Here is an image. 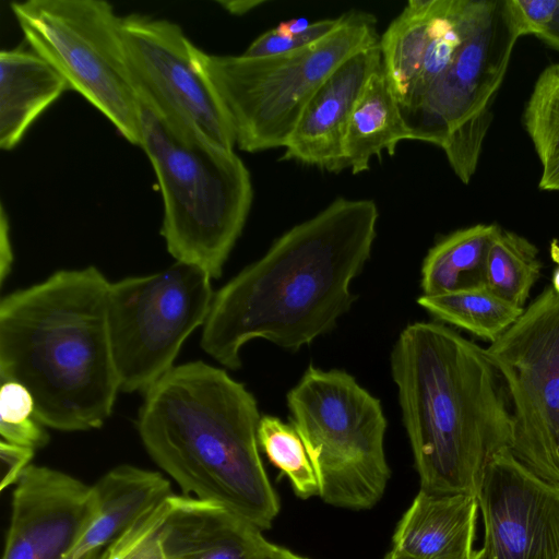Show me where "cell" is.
Instances as JSON below:
<instances>
[{
    "label": "cell",
    "mask_w": 559,
    "mask_h": 559,
    "mask_svg": "<svg viewBox=\"0 0 559 559\" xmlns=\"http://www.w3.org/2000/svg\"><path fill=\"white\" fill-rule=\"evenodd\" d=\"M378 218L372 200L338 198L287 230L214 293L201 348L236 370L252 340L296 352L330 332L355 301L349 285L370 258Z\"/></svg>",
    "instance_id": "6da1fadb"
},
{
    "label": "cell",
    "mask_w": 559,
    "mask_h": 559,
    "mask_svg": "<svg viewBox=\"0 0 559 559\" xmlns=\"http://www.w3.org/2000/svg\"><path fill=\"white\" fill-rule=\"evenodd\" d=\"M420 489L477 497L485 468L511 449L512 415L486 349L437 322H416L391 353Z\"/></svg>",
    "instance_id": "7a4b0ae2"
},
{
    "label": "cell",
    "mask_w": 559,
    "mask_h": 559,
    "mask_svg": "<svg viewBox=\"0 0 559 559\" xmlns=\"http://www.w3.org/2000/svg\"><path fill=\"white\" fill-rule=\"evenodd\" d=\"M95 266L59 270L0 301V379L23 384L34 417L59 431L99 428L112 414L119 381L107 299Z\"/></svg>",
    "instance_id": "3957f363"
},
{
    "label": "cell",
    "mask_w": 559,
    "mask_h": 559,
    "mask_svg": "<svg viewBox=\"0 0 559 559\" xmlns=\"http://www.w3.org/2000/svg\"><path fill=\"white\" fill-rule=\"evenodd\" d=\"M260 419L241 382L197 360L175 366L144 393L136 428L147 454L185 496L263 531L281 503L259 453Z\"/></svg>",
    "instance_id": "277c9868"
},
{
    "label": "cell",
    "mask_w": 559,
    "mask_h": 559,
    "mask_svg": "<svg viewBox=\"0 0 559 559\" xmlns=\"http://www.w3.org/2000/svg\"><path fill=\"white\" fill-rule=\"evenodd\" d=\"M141 107V147L160 189L167 251L218 278L250 212V173L234 150L176 132Z\"/></svg>",
    "instance_id": "5b68a950"
},
{
    "label": "cell",
    "mask_w": 559,
    "mask_h": 559,
    "mask_svg": "<svg viewBox=\"0 0 559 559\" xmlns=\"http://www.w3.org/2000/svg\"><path fill=\"white\" fill-rule=\"evenodd\" d=\"M380 40L368 12L342 14L340 26L304 49L264 58L218 56L195 47L197 64L219 100L236 144L257 153L285 147L308 102L345 60Z\"/></svg>",
    "instance_id": "8992f818"
},
{
    "label": "cell",
    "mask_w": 559,
    "mask_h": 559,
    "mask_svg": "<svg viewBox=\"0 0 559 559\" xmlns=\"http://www.w3.org/2000/svg\"><path fill=\"white\" fill-rule=\"evenodd\" d=\"M287 405L314 469L319 497L350 510L377 504L391 474L380 401L345 371L309 366L287 393Z\"/></svg>",
    "instance_id": "52a82bcc"
},
{
    "label": "cell",
    "mask_w": 559,
    "mask_h": 559,
    "mask_svg": "<svg viewBox=\"0 0 559 559\" xmlns=\"http://www.w3.org/2000/svg\"><path fill=\"white\" fill-rule=\"evenodd\" d=\"M520 34L507 0H469L462 40L415 109L404 116L415 141L441 147L467 185L492 121L491 104Z\"/></svg>",
    "instance_id": "ba28073f"
},
{
    "label": "cell",
    "mask_w": 559,
    "mask_h": 559,
    "mask_svg": "<svg viewBox=\"0 0 559 559\" xmlns=\"http://www.w3.org/2000/svg\"><path fill=\"white\" fill-rule=\"evenodd\" d=\"M10 5L31 49L128 142L141 147L142 107L123 55L121 16L114 7L104 0H26Z\"/></svg>",
    "instance_id": "9c48e42d"
},
{
    "label": "cell",
    "mask_w": 559,
    "mask_h": 559,
    "mask_svg": "<svg viewBox=\"0 0 559 559\" xmlns=\"http://www.w3.org/2000/svg\"><path fill=\"white\" fill-rule=\"evenodd\" d=\"M213 297L211 276L177 261L110 283L107 322L120 391L145 393L175 367L185 341L204 325Z\"/></svg>",
    "instance_id": "30bf717a"
},
{
    "label": "cell",
    "mask_w": 559,
    "mask_h": 559,
    "mask_svg": "<svg viewBox=\"0 0 559 559\" xmlns=\"http://www.w3.org/2000/svg\"><path fill=\"white\" fill-rule=\"evenodd\" d=\"M485 349L509 399L511 453L559 484V294L547 286Z\"/></svg>",
    "instance_id": "8fae6325"
},
{
    "label": "cell",
    "mask_w": 559,
    "mask_h": 559,
    "mask_svg": "<svg viewBox=\"0 0 559 559\" xmlns=\"http://www.w3.org/2000/svg\"><path fill=\"white\" fill-rule=\"evenodd\" d=\"M120 35L141 105L176 132L234 150L231 126L197 64V46L181 27L165 19L132 13L121 16Z\"/></svg>",
    "instance_id": "7c38bea8"
},
{
    "label": "cell",
    "mask_w": 559,
    "mask_h": 559,
    "mask_svg": "<svg viewBox=\"0 0 559 559\" xmlns=\"http://www.w3.org/2000/svg\"><path fill=\"white\" fill-rule=\"evenodd\" d=\"M477 499L491 559H558L559 484L504 450L487 464Z\"/></svg>",
    "instance_id": "4fadbf2b"
},
{
    "label": "cell",
    "mask_w": 559,
    "mask_h": 559,
    "mask_svg": "<svg viewBox=\"0 0 559 559\" xmlns=\"http://www.w3.org/2000/svg\"><path fill=\"white\" fill-rule=\"evenodd\" d=\"M12 498L2 559H68L98 509L95 485L34 464Z\"/></svg>",
    "instance_id": "5bb4252c"
},
{
    "label": "cell",
    "mask_w": 559,
    "mask_h": 559,
    "mask_svg": "<svg viewBox=\"0 0 559 559\" xmlns=\"http://www.w3.org/2000/svg\"><path fill=\"white\" fill-rule=\"evenodd\" d=\"M468 5L469 0H411L380 36L383 70L403 117L451 61Z\"/></svg>",
    "instance_id": "9a60e30c"
},
{
    "label": "cell",
    "mask_w": 559,
    "mask_h": 559,
    "mask_svg": "<svg viewBox=\"0 0 559 559\" xmlns=\"http://www.w3.org/2000/svg\"><path fill=\"white\" fill-rule=\"evenodd\" d=\"M379 41L349 57L320 85L284 147V160L331 173L344 169L343 143L349 118L369 78L382 66Z\"/></svg>",
    "instance_id": "2e32d148"
},
{
    "label": "cell",
    "mask_w": 559,
    "mask_h": 559,
    "mask_svg": "<svg viewBox=\"0 0 559 559\" xmlns=\"http://www.w3.org/2000/svg\"><path fill=\"white\" fill-rule=\"evenodd\" d=\"M166 559H263L272 543L221 506L173 495L162 525Z\"/></svg>",
    "instance_id": "e0dca14e"
},
{
    "label": "cell",
    "mask_w": 559,
    "mask_h": 559,
    "mask_svg": "<svg viewBox=\"0 0 559 559\" xmlns=\"http://www.w3.org/2000/svg\"><path fill=\"white\" fill-rule=\"evenodd\" d=\"M478 499L420 489L400 520L392 549L408 559H473Z\"/></svg>",
    "instance_id": "ac0fdd59"
},
{
    "label": "cell",
    "mask_w": 559,
    "mask_h": 559,
    "mask_svg": "<svg viewBox=\"0 0 559 559\" xmlns=\"http://www.w3.org/2000/svg\"><path fill=\"white\" fill-rule=\"evenodd\" d=\"M95 487L97 512L68 559H99L136 520L173 495L160 473L128 464L107 472Z\"/></svg>",
    "instance_id": "d6986e66"
},
{
    "label": "cell",
    "mask_w": 559,
    "mask_h": 559,
    "mask_svg": "<svg viewBox=\"0 0 559 559\" xmlns=\"http://www.w3.org/2000/svg\"><path fill=\"white\" fill-rule=\"evenodd\" d=\"M69 85L34 50L0 51V147L14 148L32 123Z\"/></svg>",
    "instance_id": "ffe728a7"
},
{
    "label": "cell",
    "mask_w": 559,
    "mask_h": 559,
    "mask_svg": "<svg viewBox=\"0 0 559 559\" xmlns=\"http://www.w3.org/2000/svg\"><path fill=\"white\" fill-rule=\"evenodd\" d=\"M405 140H414L413 132L381 66L369 78L349 118L343 143L344 169L362 173L373 156L380 159L384 151L393 155Z\"/></svg>",
    "instance_id": "44dd1931"
},
{
    "label": "cell",
    "mask_w": 559,
    "mask_h": 559,
    "mask_svg": "<svg viewBox=\"0 0 559 559\" xmlns=\"http://www.w3.org/2000/svg\"><path fill=\"white\" fill-rule=\"evenodd\" d=\"M497 224H477L441 238L421 266L423 295L436 296L486 287V261Z\"/></svg>",
    "instance_id": "7402d4cb"
},
{
    "label": "cell",
    "mask_w": 559,
    "mask_h": 559,
    "mask_svg": "<svg viewBox=\"0 0 559 559\" xmlns=\"http://www.w3.org/2000/svg\"><path fill=\"white\" fill-rule=\"evenodd\" d=\"M433 318L495 342L521 317L524 308L500 298L487 287L417 299Z\"/></svg>",
    "instance_id": "603a6c76"
},
{
    "label": "cell",
    "mask_w": 559,
    "mask_h": 559,
    "mask_svg": "<svg viewBox=\"0 0 559 559\" xmlns=\"http://www.w3.org/2000/svg\"><path fill=\"white\" fill-rule=\"evenodd\" d=\"M538 249L525 237L498 227L486 261V287L508 302L524 308L540 277Z\"/></svg>",
    "instance_id": "cb8c5ba5"
},
{
    "label": "cell",
    "mask_w": 559,
    "mask_h": 559,
    "mask_svg": "<svg viewBox=\"0 0 559 559\" xmlns=\"http://www.w3.org/2000/svg\"><path fill=\"white\" fill-rule=\"evenodd\" d=\"M523 124L543 167L539 188L559 191V63L548 66L537 78Z\"/></svg>",
    "instance_id": "d4e9b609"
},
{
    "label": "cell",
    "mask_w": 559,
    "mask_h": 559,
    "mask_svg": "<svg viewBox=\"0 0 559 559\" xmlns=\"http://www.w3.org/2000/svg\"><path fill=\"white\" fill-rule=\"evenodd\" d=\"M259 445L270 462L284 474L301 499L319 496V484L296 429L274 416H262L258 428Z\"/></svg>",
    "instance_id": "484cf974"
},
{
    "label": "cell",
    "mask_w": 559,
    "mask_h": 559,
    "mask_svg": "<svg viewBox=\"0 0 559 559\" xmlns=\"http://www.w3.org/2000/svg\"><path fill=\"white\" fill-rule=\"evenodd\" d=\"M171 496L136 520L104 551L99 559H166L160 533L170 509Z\"/></svg>",
    "instance_id": "4316f807"
},
{
    "label": "cell",
    "mask_w": 559,
    "mask_h": 559,
    "mask_svg": "<svg viewBox=\"0 0 559 559\" xmlns=\"http://www.w3.org/2000/svg\"><path fill=\"white\" fill-rule=\"evenodd\" d=\"M342 15L324 19L311 24L298 35H284L272 28L257 37L242 53L247 58H264L294 52L309 47L331 33L341 24Z\"/></svg>",
    "instance_id": "83f0119b"
},
{
    "label": "cell",
    "mask_w": 559,
    "mask_h": 559,
    "mask_svg": "<svg viewBox=\"0 0 559 559\" xmlns=\"http://www.w3.org/2000/svg\"><path fill=\"white\" fill-rule=\"evenodd\" d=\"M520 36L538 37L551 23L559 0H507Z\"/></svg>",
    "instance_id": "f1b7e54d"
},
{
    "label": "cell",
    "mask_w": 559,
    "mask_h": 559,
    "mask_svg": "<svg viewBox=\"0 0 559 559\" xmlns=\"http://www.w3.org/2000/svg\"><path fill=\"white\" fill-rule=\"evenodd\" d=\"M35 402L26 386L19 382H2L0 389V417L2 421L19 423L34 417Z\"/></svg>",
    "instance_id": "f546056e"
},
{
    "label": "cell",
    "mask_w": 559,
    "mask_h": 559,
    "mask_svg": "<svg viewBox=\"0 0 559 559\" xmlns=\"http://www.w3.org/2000/svg\"><path fill=\"white\" fill-rule=\"evenodd\" d=\"M0 435L9 443L33 450L44 448L50 440L45 426L35 417L19 423L0 420Z\"/></svg>",
    "instance_id": "4dcf8cb0"
},
{
    "label": "cell",
    "mask_w": 559,
    "mask_h": 559,
    "mask_svg": "<svg viewBox=\"0 0 559 559\" xmlns=\"http://www.w3.org/2000/svg\"><path fill=\"white\" fill-rule=\"evenodd\" d=\"M35 450L12 444L4 440L0 442L1 484L3 491L10 485L16 484L23 472L31 465Z\"/></svg>",
    "instance_id": "1f68e13d"
},
{
    "label": "cell",
    "mask_w": 559,
    "mask_h": 559,
    "mask_svg": "<svg viewBox=\"0 0 559 559\" xmlns=\"http://www.w3.org/2000/svg\"><path fill=\"white\" fill-rule=\"evenodd\" d=\"M13 263V250L10 239V224L4 206L0 210V284L3 285L4 280L11 273Z\"/></svg>",
    "instance_id": "d6a6232c"
},
{
    "label": "cell",
    "mask_w": 559,
    "mask_h": 559,
    "mask_svg": "<svg viewBox=\"0 0 559 559\" xmlns=\"http://www.w3.org/2000/svg\"><path fill=\"white\" fill-rule=\"evenodd\" d=\"M227 12L234 15H243L264 3L262 0H224L217 1Z\"/></svg>",
    "instance_id": "836d02e7"
},
{
    "label": "cell",
    "mask_w": 559,
    "mask_h": 559,
    "mask_svg": "<svg viewBox=\"0 0 559 559\" xmlns=\"http://www.w3.org/2000/svg\"><path fill=\"white\" fill-rule=\"evenodd\" d=\"M311 24L307 17L299 16L280 23L275 31L284 35H298L306 32Z\"/></svg>",
    "instance_id": "e575fe53"
},
{
    "label": "cell",
    "mask_w": 559,
    "mask_h": 559,
    "mask_svg": "<svg viewBox=\"0 0 559 559\" xmlns=\"http://www.w3.org/2000/svg\"><path fill=\"white\" fill-rule=\"evenodd\" d=\"M538 38L549 47L559 51V5L551 23Z\"/></svg>",
    "instance_id": "d590c367"
},
{
    "label": "cell",
    "mask_w": 559,
    "mask_h": 559,
    "mask_svg": "<svg viewBox=\"0 0 559 559\" xmlns=\"http://www.w3.org/2000/svg\"><path fill=\"white\" fill-rule=\"evenodd\" d=\"M263 559H307V558L298 556L284 547H280L277 545L271 544V546Z\"/></svg>",
    "instance_id": "8d00e7d4"
},
{
    "label": "cell",
    "mask_w": 559,
    "mask_h": 559,
    "mask_svg": "<svg viewBox=\"0 0 559 559\" xmlns=\"http://www.w3.org/2000/svg\"><path fill=\"white\" fill-rule=\"evenodd\" d=\"M549 252L552 261L557 265L552 274L551 287L559 294V245L557 239L551 241Z\"/></svg>",
    "instance_id": "74e56055"
},
{
    "label": "cell",
    "mask_w": 559,
    "mask_h": 559,
    "mask_svg": "<svg viewBox=\"0 0 559 559\" xmlns=\"http://www.w3.org/2000/svg\"><path fill=\"white\" fill-rule=\"evenodd\" d=\"M473 559H491L489 552L485 547H483L480 550H477L474 555Z\"/></svg>",
    "instance_id": "f35d334b"
},
{
    "label": "cell",
    "mask_w": 559,
    "mask_h": 559,
    "mask_svg": "<svg viewBox=\"0 0 559 559\" xmlns=\"http://www.w3.org/2000/svg\"><path fill=\"white\" fill-rule=\"evenodd\" d=\"M384 559H408L402 555H400L399 552L394 551L393 549H391L386 556L384 557Z\"/></svg>",
    "instance_id": "ab89813d"
},
{
    "label": "cell",
    "mask_w": 559,
    "mask_h": 559,
    "mask_svg": "<svg viewBox=\"0 0 559 559\" xmlns=\"http://www.w3.org/2000/svg\"><path fill=\"white\" fill-rule=\"evenodd\" d=\"M558 245H559V240H558Z\"/></svg>",
    "instance_id": "60d3db41"
},
{
    "label": "cell",
    "mask_w": 559,
    "mask_h": 559,
    "mask_svg": "<svg viewBox=\"0 0 559 559\" xmlns=\"http://www.w3.org/2000/svg\"><path fill=\"white\" fill-rule=\"evenodd\" d=\"M558 559H559V557H558Z\"/></svg>",
    "instance_id": "b9f144b4"
}]
</instances>
